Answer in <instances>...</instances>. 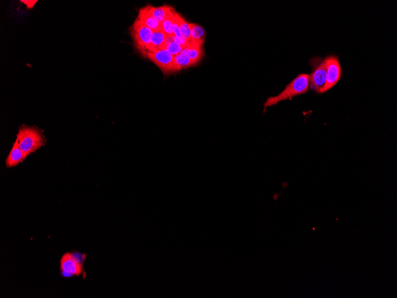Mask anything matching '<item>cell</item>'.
Instances as JSON below:
<instances>
[{
    "label": "cell",
    "instance_id": "1",
    "mask_svg": "<svg viewBox=\"0 0 397 298\" xmlns=\"http://www.w3.org/2000/svg\"><path fill=\"white\" fill-rule=\"evenodd\" d=\"M17 139L25 159L30 154L35 153L45 144L42 132L35 127L26 125L20 127L17 135Z\"/></svg>",
    "mask_w": 397,
    "mask_h": 298
},
{
    "label": "cell",
    "instance_id": "2",
    "mask_svg": "<svg viewBox=\"0 0 397 298\" xmlns=\"http://www.w3.org/2000/svg\"><path fill=\"white\" fill-rule=\"evenodd\" d=\"M309 89V75L300 74L287 85L285 89L279 95L271 97L264 104V111L268 107L276 105L284 100L290 99L296 96L306 93Z\"/></svg>",
    "mask_w": 397,
    "mask_h": 298
},
{
    "label": "cell",
    "instance_id": "3",
    "mask_svg": "<svg viewBox=\"0 0 397 298\" xmlns=\"http://www.w3.org/2000/svg\"><path fill=\"white\" fill-rule=\"evenodd\" d=\"M85 254L78 252H67L62 255L60 261L61 275L65 278L79 277L85 273Z\"/></svg>",
    "mask_w": 397,
    "mask_h": 298
},
{
    "label": "cell",
    "instance_id": "4",
    "mask_svg": "<svg viewBox=\"0 0 397 298\" xmlns=\"http://www.w3.org/2000/svg\"><path fill=\"white\" fill-rule=\"evenodd\" d=\"M143 57L158 66L164 75L172 74L180 71L175 56L166 50L147 51Z\"/></svg>",
    "mask_w": 397,
    "mask_h": 298
},
{
    "label": "cell",
    "instance_id": "5",
    "mask_svg": "<svg viewBox=\"0 0 397 298\" xmlns=\"http://www.w3.org/2000/svg\"><path fill=\"white\" fill-rule=\"evenodd\" d=\"M136 49L143 55L149 51L151 43L152 30L138 19H136L130 28Z\"/></svg>",
    "mask_w": 397,
    "mask_h": 298
},
{
    "label": "cell",
    "instance_id": "6",
    "mask_svg": "<svg viewBox=\"0 0 397 298\" xmlns=\"http://www.w3.org/2000/svg\"><path fill=\"white\" fill-rule=\"evenodd\" d=\"M312 71L309 75V88L319 93L326 83L327 77V65L325 58L316 57L310 62Z\"/></svg>",
    "mask_w": 397,
    "mask_h": 298
},
{
    "label": "cell",
    "instance_id": "7",
    "mask_svg": "<svg viewBox=\"0 0 397 298\" xmlns=\"http://www.w3.org/2000/svg\"><path fill=\"white\" fill-rule=\"evenodd\" d=\"M327 65V77L324 87L319 94H323L334 87L340 81L341 76V67L338 58L335 56H329L325 58Z\"/></svg>",
    "mask_w": 397,
    "mask_h": 298
},
{
    "label": "cell",
    "instance_id": "8",
    "mask_svg": "<svg viewBox=\"0 0 397 298\" xmlns=\"http://www.w3.org/2000/svg\"><path fill=\"white\" fill-rule=\"evenodd\" d=\"M191 27V36L187 45L203 47L205 38V31L202 27L195 23H189Z\"/></svg>",
    "mask_w": 397,
    "mask_h": 298
},
{
    "label": "cell",
    "instance_id": "9",
    "mask_svg": "<svg viewBox=\"0 0 397 298\" xmlns=\"http://www.w3.org/2000/svg\"><path fill=\"white\" fill-rule=\"evenodd\" d=\"M24 159V155L19 147V142L16 139L13 144V147L5 160L6 167L8 169L16 167L18 164L22 163Z\"/></svg>",
    "mask_w": 397,
    "mask_h": 298
},
{
    "label": "cell",
    "instance_id": "10",
    "mask_svg": "<svg viewBox=\"0 0 397 298\" xmlns=\"http://www.w3.org/2000/svg\"><path fill=\"white\" fill-rule=\"evenodd\" d=\"M144 25L150 28L152 31L162 29L161 23L158 22L153 17L149 14L147 5L145 6L139 10L138 15L136 18Z\"/></svg>",
    "mask_w": 397,
    "mask_h": 298
},
{
    "label": "cell",
    "instance_id": "11",
    "mask_svg": "<svg viewBox=\"0 0 397 298\" xmlns=\"http://www.w3.org/2000/svg\"><path fill=\"white\" fill-rule=\"evenodd\" d=\"M147 8L149 14L160 23H163L166 19L174 9L173 7L167 5L160 6V7L147 5Z\"/></svg>",
    "mask_w": 397,
    "mask_h": 298
},
{
    "label": "cell",
    "instance_id": "12",
    "mask_svg": "<svg viewBox=\"0 0 397 298\" xmlns=\"http://www.w3.org/2000/svg\"><path fill=\"white\" fill-rule=\"evenodd\" d=\"M167 36L162 29L153 31L149 51L165 50Z\"/></svg>",
    "mask_w": 397,
    "mask_h": 298
},
{
    "label": "cell",
    "instance_id": "13",
    "mask_svg": "<svg viewBox=\"0 0 397 298\" xmlns=\"http://www.w3.org/2000/svg\"><path fill=\"white\" fill-rule=\"evenodd\" d=\"M182 53L188 56L194 65H197L201 59L203 55L202 47L194 46V45H187L183 48Z\"/></svg>",
    "mask_w": 397,
    "mask_h": 298
},
{
    "label": "cell",
    "instance_id": "14",
    "mask_svg": "<svg viewBox=\"0 0 397 298\" xmlns=\"http://www.w3.org/2000/svg\"><path fill=\"white\" fill-rule=\"evenodd\" d=\"M175 9L174 8L169 16L161 23L162 29L168 36L171 37L175 36L173 33V23L175 19Z\"/></svg>",
    "mask_w": 397,
    "mask_h": 298
},
{
    "label": "cell",
    "instance_id": "15",
    "mask_svg": "<svg viewBox=\"0 0 397 298\" xmlns=\"http://www.w3.org/2000/svg\"><path fill=\"white\" fill-rule=\"evenodd\" d=\"M176 15L177 20L179 24L180 31H181L183 38H184L186 41H189L191 36V27L189 23L185 19L182 15H180L178 12L176 11Z\"/></svg>",
    "mask_w": 397,
    "mask_h": 298
},
{
    "label": "cell",
    "instance_id": "16",
    "mask_svg": "<svg viewBox=\"0 0 397 298\" xmlns=\"http://www.w3.org/2000/svg\"><path fill=\"white\" fill-rule=\"evenodd\" d=\"M165 50L169 51V52L173 56H177L182 52L183 47L181 45L176 43L174 40V37L171 36H167L166 47Z\"/></svg>",
    "mask_w": 397,
    "mask_h": 298
},
{
    "label": "cell",
    "instance_id": "17",
    "mask_svg": "<svg viewBox=\"0 0 397 298\" xmlns=\"http://www.w3.org/2000/svg\"><path fill=\"white\" fill-rule=\"evenodd\" d=\"M175 58L180 71L183 69H187L189 68V67L194 66L193 62H192L189 57L186 56L185 54L181 53L177 55Z\"/></svg>",
    "mask_w": 397,
    "mask_h": 298
},
{
    "label": "cell",
    "instance_id": "18",
    "mask_svg": "<svg viewBox=\"0 0 397 298\" xmlns=\"http://www.w3.org/2000/svg\"><path fill=\"white\" fill-rule=\"evenodd\" d=\"M24 4H25L28 7H33V6L35 4L36 1H22Z\"/></svg>",
    "mask_w": 397,
    "mask_h": 298
}]
</instances>
